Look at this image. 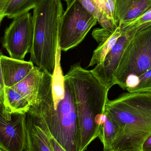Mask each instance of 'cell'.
I'll return each instance as SVG.
<instances>
[{
    "instance_id": "6da1fadb",
    "label": "cell",
    "mask_w": 151,
    "mask_h": 151,
    "mask_svg": "<svg viewBox=\"0 0 151 151\" xmlns=\"http://www.w3.org/2000/svg\"><path fill=\"white\" fill-rule=\"evenodd\" d=\"M64 79L70 89L76 109L80 151H84L98 137L100 125L106 118L105 106L109 90L91 70L83 68L79 63L71 66Z\"/></svg>"
},
{
    "instance_id": "7a4b0ae2",
    "label": "cell",
    "mask_w": 151,
    "mask_h": 151,
    "mask_svg": "<svg viewBox=\"0 0 151 151\" xmlns=\"http://www.w3.org/2000/svg\"><path fill=\"white\" fill-rule=\"evenodd\" d=\"M104 112L119 129L112 151L142 150L151 135V93L127 92L108 99Z\"/></svg>"
},
{
    "instance_id": "3957f363",
    "label": "cell",
    "mask_w": 151,
    "mask_h": 151,
    "mask_svg": "<svg viewBox=\"0 0 151 151\" xmlns=\"http://www.w3.org/2000/svg\"><path fill=\"white\" fill-rule=\"evenodd\" d=\"M52 75L44 72L36 102L33 104L51 135L66 151H80L81 137L73 96L65 81V96L54 105Z\"/></svg>"
},
{
    "instance_id": "277c9868",
    "label": "cell",
    "mask_w": 151,
    "mask_h": 151,
    "mask_svg": "<svg viewBox=\"0 0 151 151\" xmlns=\"http://www.w3.org/2000/svg\"><path fill=\"white\" fill-rule=\"evenodd\" d=\"M64 13L61 0H42L33 9L34 34L30 61L53 75Z\"/></svg>"
},
{
    "instance_id": "5b68a950",
    "label": "cell",
    "mask_w": 151,
    "mask_h": 151,
    "mask_svg": "<svg viewBox=\"0 0 151 151\" xmlns=\"http://www.w3.org/2000/svg\"><path fill=\"white\" fill-rule=\"evenodd\" d=\"M151 68V24L137 28L113 73L114 85L124 90L128 76H138Z\"/></svg>"
},
{
    "instance_id": "8992f818",
    "label": "cell",
    "mask_w": 151,
    "mask_h": 151,
    "mask_svg": "<svg viewBox=\"0 0 151 151\" xmlns=\"http://www.w3.org/2000/svg\"><path fill=\"white\" fill-rule=\"evenodd\" d=\"M67 4L59 33V45L63 51L78 46L98 22L96 18L87 12L78 0H72Z\"/></svg>"
},
{
    "instance_id": "52a82bcc",
    "label": "cell",
    "mask_w": 151,
    "mask_h": 151,
    "mask_svg": "<svg viewBox=\"0 0 151 151\" xmlns=\"http://www.w3.org/2000/svg\"><path fill=\"white\" fill-rule=\"evenodd\" d=\"M33 34L32 16L27 12L13 19L4 32L3 47L10 57L24 60L31 51Z\"/></svg>"
},
{
    "instance_id": "ba28073f",
    "label": "cell",
    "mask_w": 151,
    "mask_h": 151,
    "mask_svg": "<svg viewBox=\"0 0 151 151\" xmlns=\"http://www.w3.org/2000/svg\"><path fill=\"white\" fill-rule=\"evenodd\" d=\"M26 143V114L10 113L0 108V149L23 151Z\"/></svg>"
},
{
    "instance_id": "9c48e42d",
    "label": "cell",
    "mask_w": 151,
    "mask_h": 151,
    "mask_svg": "<svg viewBox=\"0 0 151 151\" xmlns=\"http://www.w3.org/2000/svg\"><path fill=\"white\" fill-rule=\"evenodd\" d=\"M121 27L122 33L104 62L91 70L99 82L108 90L114 85L113 73L118 67L124 50L137 29L130 30Z\"/></svg>"
},
{
    "instance_id": "30bf717a",
    "label": "cell",
    "mask_w": 151,
    "mask_h": 151,
    "mask_svg": "<svg viewBox=\"0 0 151 151\" xmlns=\"http://www.w3.org/2000/svg\"><path fill=\"white\" fill-rule=\"evenodd\" d=\"M26 143L25 151H53L50 133L42 116L34 106L26 114Z\"/></svg>"
},
{
    "instance_id": "8fae6325",
    "label": "cell",
    "mask_w": 151,
    "mask_h": 151,
    "mask_svg": "<svg viewBox=\"0 0 151 151\" xmlns=\"http://www.w3.org/2000/svg\"><path fill=\"white\" fill-rule=\"evenodd\" d=\"M0 63L4 85L9 87L23 80L35 66L31 61L16 59L3 55L0 58Z\"/></svg>"
},
{
    "instance_id": "7c38bea8",
    "label": "cell",
    "mask_w": 151,
    "mask_h": 151,
    "mask_svg": "<svg viewBox=\"0 0 151 151\" xmlns=\"http://www.w3.org/2000/svg\"><path fill=\"white\" fill-rule=\"evenodd\" d=\"M151 8V0H115V17L118 26L130 22Z\"/></svg>"
},
{
    "instance_id": "4fadbf2b",
    "label": "cell",
    "mask_w": 151,
    "mask_h": 151,
    "mask_svg": "<svg viewBox=\"0 0 151 151\" xmlns=\"http://www.w3.org/2000/svg\"><path fill=\"white\" fill-rule=\"evenodd\" d=\"M44 73L40 68L35 66L24 78L10 87L20 93L32 105L36 102Z\"/></svg>"
},
{
    "instance_id": "5bb4252c",
    "label": "cell",
    "mask_w": 151,
    "mask_h": 151,
    "mask_svg": "<svg viewBox=\"0 0 151 151\" xmlns=\"http://www.w3.org/2000/svg\"><path fill=\"white\" fill-rule=\"evenodd\" d=\"M122 32L120 26L119 25L109 36L99 42V45L93 52L88 67L100 64L104 62L106 55L111 50L121 35Z\"/></svg>"
},
{
    "instance_id": "9a60e30c",
    "label": "cell",
    "mask_w": 151,
    "mask_h": 151,
    "mask_svg": "<svg viewBox=\"0 0 151 151\" xmlns=\"http://www.w3.org/2000/svg\"><path fill=\"white\" fill-rule=\"evenodd\" d=\"M6 94L5 104L3 108L10 113L26 114L31 105L20 93L11 87H4Z\"/></svg>"
},
{
    "instance_id": "2e32d148",
    "label": "cell",
    "mask_w": 151,
    "mask_h": 151,
    "mask_svg": "<svg viewBox=\"0 0 151 151\" xmlns=\"http://www.w3.org/2000/svg\"><path fill=\"white\" fill-rule=\"evenodd\" d=\"M119 134V129L117 125L106 114L105 120L100 125L98 137L103 144L104 151H112Z\"/></svg>"
},
{
    "instance_id": "e0dca14e",
    "label": "cell",
    "mask_w": 151,
    "mask_h": 151,
    "mask_svg": "<svg viewBox=\"0 0 151 151\" xmlns=\"http://www.w3.org/2000/svg\"><path fill=\"white\" fill-rule=\"evenodd\" d=\"M42 0H10L6 12L5 16L9 19L29 12L35 9Z\"/></svg>"
},
{
    "instance_id": "ac0fdd59",
    "label": "cell",
    "mask_w": 151,
    "mask_h": 151,
    "mask_svg": "<svg viewBox=\"0 0 151 151\" xmlns=\"http://www.w3.org/2000/svg\"><path fill=\"white\" fill-rule=\"evenodd\" d=\"M129 92L151 93V68L137 76L135 86Z\"/></svg>"
},
{
    "instance_id": "d6986e66",
    "label": "cell",
    "mask_w": 151,
    "mask_h": 151,
    "mask_svg": "<svg viewBox=\"0 0 151 151\" xmlns=\"http://www.w3.org/2000/svg\"><path fill=\"white\" fill-rule=\"evenodd\" d=\"M151 24V8L142 15L135 19L124 24H121L122 28L125 29H136Z\"/></svg>"
},
{
    "instance_id": "ffe728a7",
    "label": "cell",
    "mask_w": 151,
    "mask_h": 151,
    "mask_svg": "<svg viewBox=\"0 0 151 151\" xmlns=\"http://www.w3.org/2000/svg\"><path fill=\"white\" fill-rule=\"evenodd\" d=\"M82 6L87 12L97 18L99 9L96 0H78Z\"/></svg>"
},
{
    "instance_id": "44dd1931",
    "label": "cell",
    "mask_w": 151,
    "mask_h": 151,
    "mask_svg": "<svg viewBox=\"0 0 151 151\" xmlns=\"http://www.w3.org/2000/svg\"><path fill=\"white\" fill-rule=\"evenodd\" d=\"M3 55L0 51V58ZM5 85L4 82L1 70V63H0V108L3 107L5 104L6 94H5Z\"/></svg>"
},
{
    "instance_id": "7402d4cb",
    "label": "cell",
    "mask_w": 151,
    "mask_h": 151,
    "mask_svg": "<svg viewBox=\"0 0 151 151\" xmlns=\"http://www.w3.org/2000/svg\"><path fill=\"white\" fill-rule=\"evenodd\" d=\"M10 0H0V26L3 19L5 17V12Z\"/></svg>"
},
{
    "instance_id": "603a6c76",
    "label": "cell",
    "mask_w": 151,
    "mask_h": 151,
    "mask_svg": "<svg viewBox=\"0 0 151 151\" xmlns=\"http://www.w3.org/2000/svg\"><path fill=\"white\" fill-rule=\"evenodd\" d=\"M50 140L53 151H66L57 142L56 140L50 134Z\"/></svg>"
},
{
    "instance_id": "cb8c5ba5",
    "label": "cell",
    "mask_w": 151,
    "mask_h": 151,
    "mask_svg": "<svg viewBox=\"0 0 151 151\" xmlns=\"http://www.w3.org/2000/svg\"><path fill=\"white\" fill-rule=\"evenodd\" d=\"M142 151H151V135L144 142L142 148Z\"/></svg>"
},
{
    "instance_id": "d4e9b609",
    "label": "cell",
    "mask_w": 151,
    "mask_h": 151,
    "mask_svg": "<svg viewBox=\"0 0 151 151\" xmlns=\"http://www.w3.org/2000/svg\"><path fill=\"white\" fill-rule=\"evenodd\" d=\"M64 1H65L66 2V3H68L70 1H71L72 0H64Z\"/></svg>"
},
{
    "instance_id": "484cf974",
    "label": "cell",
    "mask_w": 151,
    "mask_h": 151,
    "mask_svg": "<svg viewBox=\"0 0 151 151\" xmlns=\"http://www.w3.org/2000/svg\"><path fill=\"white\" fill-rule=\"evenodd\" d=\"M142 151V150H138V151Z\"/></svg>"
},
{
    "instance_id": "4316f807",
    "label": "cell",
    "mask_w": 151,
    "mask_h": 151,
    "mask_svg": "<svg viewBox=\"0 0 151 151\" xmlns=\"http://www.w3.org/2000/svg\"><path fill=\"white\" fill-rule=\"evenodd\" d=\"M0 151H4V150H1V149H0Z\"/></svg>"
}]
</instances>
